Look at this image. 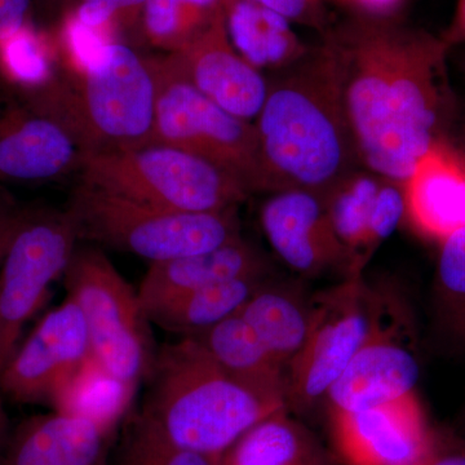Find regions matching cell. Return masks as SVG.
Segmentation results:
<instances>
[{"label":"cell","mask_w":465,"mask_h":465,"mask_svg":"<svg viewBox=\"0 0 465 465\" xmlns=\"http://www.w3.org/2000/svg\"><path fill=\"white\" fill-rule=\"evenodd\" d=\"M78 2H92L99 5L110 16L114 17L121 27L131 26L142 20L143 8L148 0H78Z\"/></svg>","instance_id":"836d02e7"},{"label":"cell","mask_w":465,"mask_h":465,"mask_svg":"<svg viewBox=\"0 0 465 465\" xmlns=\"http://www.w3.org/2000/svg\"><path fill=\"white\" fill-rule=\"evenodd\" d=\"M382 295L366 341L326 393L330 412H357L415 394L420 365L401 302Z\"/></svg>","instance_id":"8fae6325"},{"label":"cell","mask_w":465,"mask_h":465,"mask_svg":"<svg viewBox=\"0 0 465 465\" xmlns=\"http://www.w3.org/2000/svg\"><path fill=\"white\" fill-rule=\"evenodd\" d=\"M155 92L148 58L113 42L23 99L63 124L87 157L154 143Z\"/></svg>","instance_id":"277c9868"},{"label":"cell","mask_w":465,"mask_h":465,"mask_svg":"<svg viewBox=\"0 0 465 465\" xmlns=\"http://www.w3.org/2000/svg\"><path fill=\"white\" fill-rule=\"evenodd\" d=\"M226 30L250 65L287 67L308 54L290 21L255 0H222Z\"/></svg>","instance_id":"ffe728a7"},{"label":"cell","mask_w":465,"mask_h":465,"mask_svg":"<svg viewBox=\"0 0 465 465\" xmlns=\"http://www.w3.org/2000/svg\"><path fill=\"white\" fill-rule=\"evenodd\" d=\"M32 0H0V42L29 23Z\"/></svg>","instance_id":"d6a6232c"},{"label":"cell","mask_w":465,"mask_h":465,"mask_svg":"<svg viewBox=\"0 0 465 465\" xmlns=\"http://www.w3.org/2000/svg\"><path fill=\"white\" fill-rule=\"evenodd\" d=\"M67 211L42 210L12 224L0 266V375L14 356L27 321L51 284L65 273L78 242Z\"/></svg>","instance_id":"30bf717a"},{"label":"cell","mask_w":465,"mask_h":465,"mask_svg":"<svg viewBox=\"0 0 465 465\" xmlns=\"http://www.w3.org/2000/svg\"><path fill=\"white\" fill-rule=\"evenodd\" d=\"M3 391L0 390V454H2L3 448L7 442L11 428H9V420L7 412H5V406H3Z\"/></svg>","instance_id":"74e56055"},{"label":"cell","mask_w":465,"mask_h":465,"mask_svg":"<svg viewBox=\"0 0 465 465\" xmlns=\"http://www.w3.org/2000/svg\"><path fill=\"white\" fill-rule=\"evenodd\" d=\"M220 9L222 0H148L143 34L153 45L173 54L202 32Z\"/></svg>","instance_id":"83f0119b"},{"label":"cell","mask_w":465,"mask_h":465,"mask_svg":"<svg viewBox=\"0 0 465 465\" xmlns=\"http://www.w3.org/2000/svg\"><path fill=\"white\" fill-rule=\"evenodd\" d=\"M235 208L215 213L163 210L81 183L66 211L78 240L155 262L206 252L240 237Z\"/></svg>","instance_id":"5b68a950"},{"label":"cell","mask_w":465,"mask_h":465,"mask_svg":"<svg viewBox=\"0 0 465 465\" xmlns=\"http://www.w3.org/2000/svg\"><path fill=\"white\" fill-rule=\"evenodd\" d=\"M56 42L29 23L0 42V74L23 94L43 90L58 75Z\"/></svg>","instance_id":"4316f807"},{"label":"cell","mask_w":465,"mask_h":465,"mask_svg":"<svg viewBox=\"0 0 465 465\" xmlns=\"http://www.w3.org/2000/svg\"><path fill=\"white\" fill-rule=\"evenodd\" d=\"M64 275L67 296L84 318L92 356L110 374L137 387L157 357L139 295L92 247H76Z\"/></svg>","instance_id":"ba28073f"},{"label":"cell","mask_w":465,"mask_h":465,"mask_svg":"<svg viewBox=\"0 0 465 465\" xmlns=\"http://www.w3.org/2000/svg\"><path fill=\"white\" fill-rule=\"evenodd\" d=\"M402 189L406 213L425 237L443 242L465 228V159L449 139L419 159Z\"/></svg>","instance_id":"e0dca14e"},{"label":"cell","mask_w":465,"mask_h":465,"mask_svg":"<svg viewBox=\"0 0 465 465\" xmlns=\"http://www.w3.org/2000/svg\"><path fill=\"white\" fill-rule=\"evenodd\" d=\"M264 282L265 275H256L193 291L148 309L146 316L162 329L189 338L240 313Z\"/></svg>","instance_id":"603a6c76"},{"label":"cell","mask_w":465,"mask_h":465,"mask_svg":"<svg viewBox=\"0 0 465 465\" xmlns=\"http://www.w3.org/2000/svg\"><path fill=\"white\" fill-rule=\"evenodd\" d=\"M84 185L146 206L183 213H215L237 207L249 191L231 173L183 150L149 143L109 154L87 155Z\"/></svg>","instance_id":"8992f818"},{"label":"cell","mask_w":465,"mask_h":465,"mask_svg":"<svg viewBox=\"0 0 465 465\" xmlns=\"http://www.w3.org/2000/svg\"><path fill=\"white\" fill-rule=\"evenodd\" d=\"M460 150H461V153H463L464 159H465V149H460Z\"/></svg>","instance_id":"f35d334b"},{"label":"cell","mask_w":465,"mask_h":465,"mask_svg":"<svg viewBox=\"0 0 465 465\" xmlns=\"http://www.w3.org/2000/svg\"><path fill=\"white\" fill-rule=\"evenodd\" d=\"M336 451L347 465H427L440 440L416 394L357 412H330Z\"/></svg>","instance_id":"4fadbf2b"},{"label":"cell","mask_w":465,"mask_h":465,"mask_svg":"<svg viewBox=\"0 0 465 465\" xmlns=\"http://www.w3.org/2000/svg\"><path fill=\"white\" fill-rule=\"evenodd\" d=\"M264 7L277 12L290 23L324 30L326 17L320 0H255Z\"/></svg>","instance_id":"1f68e13d"},{"label":"cell","mask_w":465,"mask_h":465,"mask_svg":"<svg viewBox=\"0 0 465 465\" xmlns=\"http://www.w3.org/2000/svg\"><path fill=\"white\" fill-rule=\"evenodd\" d=\"M219 465H331L312 434L287 415L269 416L243 434Z\"/></svg>","instance_id":"cb8c5ba5"},{"label":"cell","mask_w":465,"mask_h":465,"mask_svg":"<svg viewBox=\"0 0 465 465\" xmlns=\"http://www.w3.org/2000/svg\"><path fill=\"white\" fill-rule=\"evenodd\" d=\"M442 41L451 50L458 45H465V0H458L455 5L454 16L451 23L440 35Z\"/></svg>","instance_id":"e575fe53"},{"label":"cell","mask_w":465,"mask_h":465,"mask_svg":"<svg viewBox=\"0 0 465 465\" xmlns=\"http://www.w3.org/2000/svg\"><path fill=\"white\" fill-rule=\"evenodd\" d=\"M324 42L338 65L360 163L403 185L419 159L448 140L450 48L425 30L363 14L329 30Z\"/></svg>","instance_id":"6da1fadb"},{"label":"cell","mask_w":465,"mask_h":465,"mask_svg":"<svg viewBox=\"0 0 465 465\" xmlns=\"http://www.w3.org/2000/svg\"><path fill=\"white\" fill-rule=\"evenodd\" d=\"M92 356L81 309L67 296L42 318L0 375V390L20 403H51L58 388Z\"/></svg>","instance_id":"7c38bea8"},{"label":"cell","mask_w":465,"mask_h":465,"mask_svg":"<svg viewBox=\"0 0 465 465\" xmlns=\"http://www.w3.org/2000/svg\"><path fill=\"white\" fill-rule=\"evenodd\" d=\"M363 15L376 17H391L403 0H351Z\"/></svg>","instance_id":"d590c367"},{"label":"cell","mask_w":465,"mask_h":465,"mask_svg":"<svg viewBox=\"0 0 465 465\" xmlns=\"http://www.w3.org/2000/svg\"><path fill=\"white\" fill-rule=\"evenodd\" d=\"M381 183L378 174L356 171L323 197L333 231L348 251V271L362 250Z\"/></svg>","instance_id":"484cf974"},{"label":"cell","mask_w":465,"mask_h":465,"mask_svg":"<svg viewBox=\"0 0 465 465\" xmlns=\"http://www.w3.org/2000/svg\"><path fill=\"white\" fill-rule=\"evenodd\" d=\"M167 56L193 87L220 108L244 121L262 112L268 84L232 45L223 5L202 32Z\"/></svg>","instance_id":"5bb4252c"},{"label":"cell","mask_w":465,"mask_h":465,"mask_svg":"<svg viewBox=\"0 0 465 465\" xmlns=\"http://www.w3.org/2000/svg\"><path fill=\"white\" fill-rule=\"evenodd\" d=\"M264 258L240 237L206 252L152 262L137 291L143 311L193 291L265 275Z\"/></svg>","instance_id":"ac0fdd59"},{"label":"cell","mask_w":465,"mask_h":465,"mask_svg":"<svg viewBox=\"0 0 465 465\" xmlns=\"http://www.w3.org/2000/svg\"><path fill=\"white\" fill-rule=\"evenodd\" d=\"M427 465H465V448L457 445H446L440 442L434 457Z\"/></svg>","instance_id":"8d00e7d4"},{"label":"cell","mask_w":465,"mask_h":465,"mask_svg":"<svg viewBox=\"0 0 465 465\" xmlns=\"http://www.w3.org/2000/svg\"><path fill=\"white\" fill-rule=\"evenodd\" d=\"M220 459L179 448L159 436L142 419L128 425L116 465H219Z\"/></svg>","instance_id":"f546056e"},{"label":"cell","mask_w":465,"mask_h":465,"mask_svg":"<svg viewBox=\"0 0 465 465\" xmlns=\"http://www.w3.org/2000/svg\"><path fill=\"white\" fill-rule=\"evenodd\" d=\"M84 158L56 119L24 99L0 104V180L45 182L81 170Z\"/></svg>","instance_id":"9a60e30c"},{"label":"cell","mask_w":465,"mask_h":465,"mask_svg":"<svg viewBox=\"0 0 465 465\" xmlns=\"http://www.w3.org/2000/svg\"><path fill=\"white\" fill-rule=\"evenodd\" d=\"M155 79L154 143L222 168L251 192H264L255 124L207 99L166 56L148 58Z\"/></svg>","instance_id":"52a82bcc"},{"label":"cell","mask_w":465,"mask_h":465,"mask_svg":"<svg viewBox=\"0 0 465 465\" xmlns=\"http://www.w3.org/2000/svg\"><path fill=\"white\" fill-rule=\"evenodd\" d=\"M381 302L363 275L347 277L309 300L307 339L286 370L287 405L300 411L326 397L371 332Z\"/></svg>","instance_id":"9c48e42d"},{"label":"cell","mask_w":465,"mask_h":465,"mask_svg":"<svg viewBox=\"0 0 465 465\" xmlns=\"http://www.w3.org/2000/svg\"><path fill=\"white\" fill-rule=\"evenodd\" d=\"M405 213L406 203L402 185L382 179L362 250L354 264L349 269L348 277L363 275V269L371 259L374 251L393 234Z\"/></svg>","instance_id":"4dcf8cb0"},{"label":"cell","mask_w":465,"mask_h":465,"mask_svg":"<svg viewBox=\"0 0 465 465\" xmlns=\"http://www.w3.org/2000/svg\"><path fill=\"white\" fill-rule=\"evenodd\" d=\"M286 69L268 85L255 124L264 192L300 189L323 198L361 164L338 65L323 42Z\"/></svg>","instance_id":"7a4b0ae2"},{"label":"cell","mask_w":465,"mask_h":465,"mask_svg":"<svg viewBox=\"0 0 465 465\" xmlns=\"http://www.w3.org/2000/svg\"><path fill=\"white\" fill-rule=\"evenodd\" d=\"M189 338L200 341L232 378L259 393L287 402L286 370L271 356L240 314Z\"/></svg>","instance_id":"44dd1931"},{"label":"cell","mask_w":465,"mask_h":465,"mask_svg":"<svg viewBox=\"0 0 465 465\" xmlns=\"http://www.w3.org/2000/svg\"><path fill=\"white\" fill-rule=\"evenodd\" d=\"M238 314L271 356L287 370L307 339L309 302L298 290L273 286L265 281Z\"/></svg>","instance_id":"7402d4cb"},{"label":"cell","mask_w":465,"mask_h":465,"mask_svg":"<svg viewBox=\"0 0 465 465\" xmlns=\"http://www.w3.org/2000/svg\"><path fill=\"white\" fill-rule=\"evenodd\" d=\"M262 225L275 253L300 274H321L339 264L348 268V251L333 231L323 198L314 193H275L262 206Z\"/></svg>","instance_id":"2e32d148"},{"label":"cell","mask_w":465,"mask_h":465,"mask_svg":"<svg viewBox=\"0 0 465 465\" xmlns=\"http://www.w3.org/2000/svg\"><path fill=\"white\" fill-rule=\"evenodd\" d=\"M110 434L78 416H34L11 430L0 465H97Z\"/></svg>","instance_id":"d6986e66"},{"label":"cell","mask_w":465,"mask_h":465,"mask_svg":"<svg viewBox=\"0 0 465 465\" xmlns=\"http://www.w3.org/2000/svg\"><path fill=\"white\" fill-rule=\"evenodd\" d=\"M136 388L110 374L91 356L58 388L51 406L60 414L87 419L112 433L130 409Z\"/></svg>","instance_id":"d4e9b609"},{"label":"cell","mask_w":465,"mask_h":465,"mask_svg":"<svg viewBox=\"0 0 465 465\" xmlns=\"http://www.w3.org/2000/svg\"><path fill=\"white\" fill-rule=\"evenodd\" d=\"M436 311L450 341L465 348V228L440 242Z\"/></svg>","instance_id":"f1b7e54d"},{"label":"cell","mask_w":465,"mask_h":465,"mask_svg":"<svg viewBox=\"0 0 465 465\" xmlns=\"http://www.w3.org/2000/svg\"><path fill=\"white\" fill-rule=\"evenodd\" d=\"M137 418L179 448L220 459L287 402L232 378L200 341L183 338L158 351Z\"/></svg>","instance_id":"3957f363"}]
</instances>
